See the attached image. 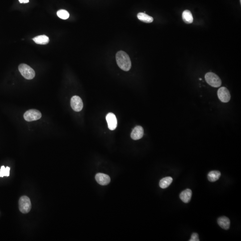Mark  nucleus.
Segmentation results:
<instances>
[{
  "mask_svg": "<svg viewBox=\"0 0 241 241\" xmlns=\"http://www.w3.org/2000/svg\"><path fill=\"white\" fill-rule=\"evenodd\" d=\"M218 223L222 228L228 230L230 224V222L229 218L224 216L220 217L218 219Z\"/></svg>",
  "mask_w": 241,
  "mask_h": 241,
  "instance_id": "nucleus-12",
  "label": "nucleus"
},
{
  "mask_svg": "<svg viewBox=\"0 0 241 241\" xmlns=\"http://www.w3.org/2000/svg\"><path fill=\"white\" fill-rule=\"evenodd\" d=\"M116 63L119 68L123 71L127 72L131 68V62L127 53L123 51H119L116 55Z\"/></svg>",
  "mask_w": 241,
  "mask_h": 241,
  "instance_id": "nucleus-1",
  "label": "nucleus"
},
{
  "mask_svg": "<svg viewBox=\"0 0 241 241\" xmlns=\"http://www.w3.org/2000/svg\"><path fill=\"white\" fill-rule=\"evenodd\" d=\"M138 19L146 23H151L153 21V18L146 15L145 13H139L137 15Z\"/></svg>",
  "mask_w": 241,
  "mask_h": 241,
  "instance_id": "nucleus-16",
  "label": "nucleus"
},
{
  "mask_svg": "<svg viewBox=\"0 0 241 241\" xmlns=\"http://www.w3.org/2000/svg\"><path fill=\"white\" fill-rule=\"evenodd\" d=\"M42 117V114L39 110L32 109L28 110L24 114V118L27 121L39 120Z\"/></svg>",
  "mask_w": 241,
  "mask_h": 241,
  "instance_id": "nucleus-5",
  "label": "nucleus"
},
{
  "mask_svg": "<svg viewBox=\"0 0 241 241\" xmlns=\"http://www.w3.org/2000/svg\"><path fill=\"white\" fill-rule=\"evenodd\" d=\"M32 40H34L36 44L41 45H45L48 44L49 42V38L45 35L36 36Z\"/></svg>",
  "mask_w": 241,
  "mask_h": 241,
  "instance_id": "nucleus-13",
  "label": "nucleus"
},
{
  "mask_svg": "<svg viewBox=\"0 0 241 241\" xmlns=\"http://www.w3.org/2000/svg\"><path fill=\"white\" fill-rule=\"evenodd\" d=\"M173 180V179L171 177H166L161 180L159 182V186L161 188H166L168 187L171 184Z\"/></svg>",
  "mask_w": 241,
  "mask_h": 241,
  "instance_id": "nucleus-17",
  "label": "nucleus"
},
{
  "mask_svg": "<svg viewBox=\"0 0 241 241\" xmlns=\"http://www.w3.org/2000/svg\"><path fill=\"white\" fill-rule=\"evenodd\" d=\"M218 96L219 100L224 103L229 102L231 98L228 89L224 87H222L218 90Z\"/></svg>",
  "mask_w": 241,
  "mask_h": 241,
  "instance_id": "nucleus-7",
  "label": "nucleus"
},
{
  "mask_svg": "<svg viewBox=\"0 0 241 241\" xmlns=\"http://www.w3.org/2000/svg\"><path fill=\"white\" fill-rule=\"evenodd\" d=\"M221 175L220 171H213L209 173L208 175V179L209 181L211 182L216 181L219 179Z\"/></svg>",
  "mask_w": 241,
  "mask_h": 241,
  "instance_id": "nucleus-15",
  "label": "nucleus"
},
{
  "mask_svg": "<svg viewBox=\"0 0 241 241\" xmlns=\"http://www.w3.org/2000/svg\"><path fill=\"white\" fill-rule=\"evenodd\" d=\"M19 69L22 76L27 80H32L36 76V73L34 69L27 64H20L19 66Z\"/></svg>",
  "mask_w": 241,
  "mask_h": 241,
  "instance_id": "nucleus-2",
  "label": "nucleus"
},
{
  "mask_svg": "<svg viewBox=\"0 0 241 241\" xmlns=\"http://www.w3.org/2000/svg\"><path fill=\"white\" fill-rule=\"evenodd\" d=\"M21 3H27L29 2V0H19Z\"/></svg>",
  "mask_w": 241,
  "mask_h": 241,
  "instance_id": "nucleus-22",
  "label": "nucleus"
},
{
  "mask_svg": "<svg viewBox=\"0 0 241 241\" xmlns=\"http://www.w3.org/2000/svg\"><path fill=\"white\" fill-rule=\"evenodd\" d=\"M4 176H6V168L4 166H3L0 169V177H3Z\"/></svg>",
  "mask_w": 241,
  "mask_h": 241,
  "instance_id": "nucleus-20",
  "label": "nucleus"
},
{
  "mask_svg": "<svg viewBox=\"0 0 241 241\" xmlns=\"http://www.w3.org/2000/svg\"><path fill=\"white\" fill-rule=\"evenodd\" d=\"M205 79L207 83L215 88L220 87L222 84V80L218 76L213 72H208L205 75Z\"/></svg>",
  "mask_w": 241,
  "mask_h": 241,
  "instance_id": "nucleus-4",
  "label": "nucleus"
},
{
  "mask_svg": "<svg viewBox=\"0 0 241 241\" xmlns=\"http://www.w3.org/2000/svg\"><path fill=\"white\" fill-rule=\"evenodd\" d=\"M199 80H202V79H201V78H200V79H199Z\"/></svg>",
  "mask_w": 241,
  "mask_h": 241,
  "instance_id": "nucleus-23",
  "label": "nucleus"
},
{
  "mask_svg": "<svg viewBox=\"0 0 241 241\" xmlns=\"http://www.w3.org/2000/svg\"><path fill=\"white\" fill-rule=\"evenodd\" d=\"M192 196V191L190 189H186L182 192L180 195V197L183 202L185 203H188L191 199Z\"/></svg>",
  "mask_w": 241,
  "mask_h": 241,
  "instance_id": "nucleus-11",
  "label": "nucleus"
},
{
  "mask_svg": "<svg viewBox=\"0 0 241 241\" xmlns=\"http://www.w3.org/2000/svg\"><path fill=\"white\" fill-rule=\"evenodd\" d=\"M189 241H199V235L197 233H193L190 239L189 240Z\"/></svg>",
  "mask_w": 241,
  "mask_h": 241,
  "instance_id": "nucleus-19",
  "label": "nucleus"
},
{
  "mask_svg": "<svg viewBox=\"0 0 241 241\" xmlns=\"http://www.w3.org/2000/svg\"><path fill=\"white\" fill-rule=\"evenodd\" d=\"M144 130L142 126H137L133 129L131 133V137L133 140L140 139L143 136Z\"/></svg>",
  "mask_w": 241,
  "mask_h": 241,
  "instance_id": "nucleus-10",
  "label": "nucleus"
},
{
  "mask_svg": "<svg viewBox=\"0 0 241 241\" xmlns=\"http://www.w3.org/2000/svg\"><path fill=\"white\" fill-rule=\"evenodd\" d=\"M57 15L60 19L64 20L67 19L69 17V13L64 10H59L57 12Z\"/></svg>",
  "mask_w": 241,
  "mask_h": 241,
  "instance_id": "nucleus-18",
  "label": "nucleus"
},
{
  "mask_svg": "<svg viewBox=\"0 0 241 241\" xmlns=\"http://www.w3.org/2000/svg\"><path fill=\"white\" fill-rule=\"evenodd\" d=\"M95 179L97 182L101 185H106L110 182V177L107 175L99 173L95 176Z\"/></svg>",
  "mask_w": 241,
  "mask_h": 241,
  "instance_id": "nucleus-9",
  "label": "nucleus"
},
{
  "mask_svg": "<svg viewBox=\"0 0 241 241\" xmlns=\"http://www.w3.org/2000/svg\"><path fill=\"white\" fill-rule=\"evenodd\" d=\"M10 168L8 167H7L6 168V176H9L10 175Z\"/></svg>",
  "mask_w": 241,
  "mask_h": 241,
  "instance_id": "nucleus-21",
  "label": "nucleus"
},
{
  "mask_svg": "<svg viewBox=\"0 0 241 241\" xmlns=\"http://www.w3.org/2000/svg\"><path fill=\"white\" fill-rule=\"evenodd\" d=\"M19 209L23 214H27L32 209L31 200L28 197L22 196L19 202Z\"/></svg>",
  "mask_w": 241,
  "mask_h": 241,
  "instance_id": "nucleus-3",
  "label": "nucleus"
},
{
  "mask_svg": "<svg viewBox=\"0 0 241 241\" xmlns=\"http://www.w3.org/2000/svg\"><path fill=\"white\" fill-rule=\"evenodd\" d=\"M106 120L108 123V128L111 130H113L117 127V121L115 114L112 112L108 113L106 116Z\"/></svg>",
  "mask_w": 241,
  "mask_h": 241,
  "instance_id": "nucleus-8",
  "label": "nucleus"
},
{
  "mask_svg": "<svg viewBox=\"0 0 241 241\" xmlns=\"http://www.w3.org/2000/svg\"><path fill=\"white\" fill-rule=\"evenodd\" d=\"M182 19L183 21L187 24H191L193 21V18L190 11L185 10L183 12Z\"/></svg>",
  "mask_w": 241,
  "mask_h": 241,
  "instance_id": "nucleus-14",
  "label": "nucleus"
},
{
  "mask_svg": "<svg viewBox=\"0 0 241 241\" xmlns=\"http://www.w3.org/2000/svg\"><path fill=\"white\" fill-rule=\"evenodd\" d=\"M240 3H241V0H240Z\"/></svg>",
  "mask_w": 241,
  "mask_h": 241,
  "instance_id": "nucleus-24",
  "label": "nucleus"
},
{
  "mask_svg": "<svg viewBox=\"0 0 241 241\" xmlns=\"http://www.w3.org/2000/svg\"><path fill=\"white\" fill-rule=\"evenodd\" d=\"M71 106L73 110L76 112H80L83 108V103L82 99L79 96H72L71 100Z\"/></svg>",
  "mask_w": 241,
  "mask_h": 241,
  "instance_id": "nucleus-6",
  "label": "nucleus"
}]
</instances>
